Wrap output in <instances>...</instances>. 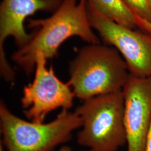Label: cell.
I'll return each mask as SVG.
<instances>
[{"mask_svg": "<svg viewBox=\"0 0 151 151\" xmlns=\"http://www.w3.org/2000/svg\"><path fill=\"white\" fill-rule=\"evenodd\" d=\"M28 26L37 28V32L12 55V60L27 75L35 69L38 54L43 55L46 60L53 58L60 45L72 37H78L89 44L100 43L89 22L86 0H80L79 4L77 0H63L50 17L30 19Z\"/></svg>", "mask_w": 151, "mask_h": 151, "instance_id": "cell-1", "label": "cell"}, {"mask_svg": "<svg viewBox=\"0 0 151 151\" xmlns=\"http://www.w3.org/2000/svg\"><path fill=\"white\" fill-rule=\"evenodd\" d=\"M69 74L67 83L75 96L85 101L122 91L129 72L117 49L100 43L82 48L70 63Z\"/></svg>", "mask_w": 151, "mask_h": 151, "instance_id": "cell-2", "label": "cell"}, {"mask_svg": "<svg viewBox=\"0 0 151 151\" xmlns=\"http://www.w3.org/2000/svg\"><path fill=\"white\" fill-rule=\"evenodd\" d=\"M2 142L7 151H52L70 140L72 132L82 125L76 111L62 110L48 123L27 122L11 113L5 104H0ZM0 151H4L1 145Z\"/></svg>", "mask_w": 151, "mask_h": 151, "instance_id": "cell-3", "label": "cell"}, {"mask_svg": "<svg viewBox=\"0 0 151 151\" xmlns=\"http://www.w3.org/2000/svg\"><path fill=\"white\" fill-rule=\"evenodd\" d=\"M75 111L82 121L79 145L92 151H117L127 143L122 91L88 99Z\"/></svg>", "mask_w": 151, "mask_h": 151, "instance_id": "cell-4", "label": "cell"}, {"mask_svg": "<svg viewBox=\"0 0 151 151\" xmlns=\"http://www.w3.org/2000/svg\"><path fill=\"white\" fill-rule=\"evenodd\" d=\"M90 25L105 44L117 49L126 62L130 75L151 77V35L130 29L113 22L87 2Z\"/></svg>", "mask_w": 151, "mask_h": 151, "instance_id": "cell-5", "label": "cell"}, {"mask_svg": "<svg viewBox=\"0 0 151 151\" xmlns=\"http://www.w3.org/2000/svg\"><path fill=\"white\" fill-rule=\"evenodd\" d=\"M46 63L43 55L38 54L34 79L24 87L21 100L24 115L31 122L38 123H44L46 116L55 109H70L75 97L68 83L60 81L53 67L48 68Z\"/></svg>", "mask_w": 151, "mask_h": 151, "instance_id": "cell-6", "label": "cell"}, {"mask_svg": "<svg viewBox=\"0 0 151 151\" xmlns=\"http://www.w3.org/2000/svg\"><path fill=\"white\" fill-rule=\"evenodd\" d=\"M63 0H3L0 6V71L7 82H12L15 73L6 58L4 42L13 37L19 48L32 38L28 34L24 22L38 11H56Z\"/></svg>", "mask_w": 151, "mask_h": 151, "instance_id": "cell-7", "label": "cell"}, {"mask_svg": "<svg viewBox=\"0 0 151 151\" xmlns=\"http://www.w3.org/2000/svg\"><path fill=\"white\" fill-rule=\"evenodd\" d=\"M122 92L127 151H145L151 125V77L129 74Z\"/></svg>", "mask_w": 151, "mask_h": 151, "instance_id": "cell-8", "label": "cell"}, {"mask_svg": "<svg viewBox=\"0 0 151 151\" xmlns=\"http://www.w3.org/2000/svg\"><path fill=\"white\" fill-rule=\"evenodd\" d=\"M108 19L130 29L136 30L137 17L123 0H88L87 1Z\"/></svg>", "mask_w": 151, "mask_h": 151, "instance_id": "cell-9", "label": "cell"}, {"mask_svg": "<svg viewBox=\"0 0 151 151\" xmlns=\"http://www.w3.org/2000/svg\"><path fill=\"white\" fill-rule=\"evenodd\" d=\"M135 16L151 22V10L147 0H123Z\"/></svg>", "mask_w": 151, "mask_h": 151, "instance_id": "cell-10", "label": "cell"}, {"mask_svg": "<svg viewBox=\"0 0 151 151\" xmlns=\"http://www.w3.org/2000/svg\"><path fill=\"white\" fill-rule=\"evenodd\" d=\"M136 17L138 27L140 29V30L147 32L151 35V22L142 19L137 16H136Z\"/></svg>", "mask_w": 151, "mask_h": 151, "instance_id": "cell-11", "label": "cell"}, {"mask_svg": "<svg viewBox=\"0 0 151 151\" xmlns=\"http://www.w3.org/2000/svg\"><path fill=\"white\" fill-rule=\"evenodd\" d=\"M145 151H151V125L147 135Z\"/></svg>", "mask_w": 151, "mask_h": 151, "instance_id": "cell-12", "label": "cell"}, {"mask_svg": "<svg viewBox=\"0 0 151 151\" xmlns=\"http://www.w3.org/2000/svg\"><path fill=\"white\" fill-rule=\"evenodd\" d=\"M58 151H75L72 150V148L70 147L69 146H62L60 149ZM92 151L90 150H86V151Z\"/></svg>", "mask_w": 151, "mask_h": 151, "instance_id": "cell-13", "label": "cell"}, {"mask_svg": "<svg viewBox=\"0 0 151 151\" xmlns=\"http://www.w3.org/2000/svg\"><path fill=\"white\" fill-rule=\"evenodd\" d=\"M147 1H148V5L150 6V7L151 10V0H147Z\"/></svg>", "mask_w": 151, "mask_h": 151, "instance_id": "cell-14", "label": "cell"}, {"mask_svg": "<svg viewBox=\"0 0 151 151\" xmlns=\"http://www.w3.org/2000/svg\"><path fill=\"white\" fill-rule=\"evenodd\" d=\"M87 1H88V0H86Z\"/></svg>", "mask_w": 151, "mask_h": 151, "instance_id": "cell-15", "label": "cell"}]
</instances>
